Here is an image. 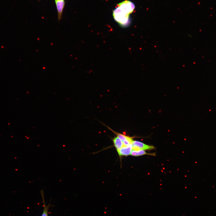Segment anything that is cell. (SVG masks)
I'll return each instance as SVG.
<instances>
[{"instance_id":"1","label":"cell","mask_w":216,"mask_h":216,"mask_svg":"<svg viewBox=\"0 0 216 216\" xmlns=\"http://www.w3.org/2000/svg\"><path fill=\"white\" fill-rule=\"evenodd\" d=\"M129 15L121 11L117 7L113 11V16L115 21L123 26H127L130 23Z\"/></svg>"},{"instance_id":"2","label":"cell","mask_w":216,"mask_h":216,"mask_svg":"<svg viewBox=\"0 0 216 216\" xmlns=\"http://www.w3.org/2000/svg\"><path fill=\"white\" fill-rule=\"evenodd\" d=\"M117 7L122 12L129 15L132 13L135 8L134 4L128 0L119 3L118 4Z\"/></svg>"},{"instance_id":"3","label":"cell","mask_w":216,"mask_h":216,"mask_svg":"<svg viewBox=\"0 0 216 216\" xmlns=\"http://www.w3.org/2000/svg\"><path fill=\"white\" fill-rule=\"evenodd\" d=\"M132 149L134 150H152L154 148V147L145 144L141 142L134 140L132 143Z\"/></svg>"},{"instance_id":"4","label":"cell","mask_w":216,"mask_h":216,"mask_svg":"<svg viewBox=\"0 0 216 216\" xmlns=\"http://www.w3.org/2000/svg\"><path fill=\"white\" fill-rule=\"evenodd\" d=\"M132 150V144H130L127 146H123L117 151L119 156H127L130 154Z\"/></svg>"},{"instance_id":"5","label":"cell","mask_w":216,"mask_h":216,"mask_svg":"<svg viewBox=\"0 0 216 216\" xmlns=\"http://www.w3.org/2000/svg\"><path fill=\"white\" fill-rule=\"evenodd\" d=\"M58 14V20H60L62 15L63 8H64L65 2L64 0H55Z\"/></svg>"},{"instance_id":"6","label":"cell","mask_w":216,"mask_h":216,"mask_svg":"<svg viewBox=\"0 0 216 216\" xmlns=\"http://www.w3.org/2000/svg\"><path fill=\"white\" fill-rule=\"evenodd\" d=\"M154 153H149L146 152L144 150H132L130 155L134 156H139L145 155H154Z\"/></svg>"},{"instance_id":"7","label":"cell","mask_w":216,"mask_h":216,"mask_svg":"<svg viewBox=\"0 0 216 216\" xmlns=\"http://www.w3.org/2000/svg\"><path fill=\"white\" fill-rule=\"evenodd\" d=\"M115 147L117 150L119 149L124 146L123 141L118 137H115L112 140Z\"/></svg>"},{"instance_id":"8","label":"cell","mask_w":216,"mask_h":216,"mask_svg":"<svg viewBox=\"0 0 216 216\" xmlns=\"http://www.w3.org/2000/svg\"><path fill=\"white\" fill-rule=\"evenodd\" d=\"M40 193L42 198L44 205L43 211L41 216H48V210L49 209V204L47 206H46L45 203L44 196V194L43 191L42 190H41V191Z\"/></svg>"},{"instance_id":"9","label":"cell","mask_w":216,"mask_h":216,"mask_svg":"<svg viewBox=\"0 0 216 216\" xmlns=\"http://www.w3.org/2000/svg\"><path fill=\"white\" fill-rule=\"evenodd\" d=\"M108 128L111 130L113 133H114L117 136V137L119 138L122 141H124L125 140H127L130 137L129 136H126L122 134L117 133L116 131H115L111 128L109 127H107Z\"/></svg>"}]
</instances>
